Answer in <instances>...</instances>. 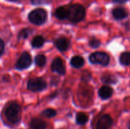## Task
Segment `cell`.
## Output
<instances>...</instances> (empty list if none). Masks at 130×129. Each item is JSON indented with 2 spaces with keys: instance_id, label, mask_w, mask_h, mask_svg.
Segmentation results:
<instances>
[{
  "instance_id": "cell-1",
  "label": "cell",
  "mask_w": 130,
  "mask_h": 129,
  "mask_svg": "<svg viewBox=\"0 0 130 129\" xmlns=\"http://www.w3.org/2000/svg\"><path fill=\"white\" fill-rule=\"evenodd\" d=\"M4 117L8 123L17 125L21 119V107L17 102L8 103L4 109Z\"/></svg>"
},
{
  "instance_id": "cell-2",
  "label": "cell",
  "mask_w": 130,
  "mask_h": 129,
  "mask_svg": "<svg viewBox=\"0 0 130 129\" xmlns=\"http://www.w3.org/2000/svg\"><path fill=\"white\" fill-rule=\"evenodd\" d=\"M67 6V21L72 24H78L84 21L86 17V8L79 3H71Z\"/></svg>"
},
{
  "instance_id": "cell-3",
  "label": "cell",
  "mask_w": 130,
  "mask_h": 129,
  "mask_svg": "<svg viewBox=\"0 0 130 129\" xmlns=\"http://www.w3.org/2000/svg\"><path fill=\"white\" fill-rule=\"evenodd\" d=\"M47 18V11L43 8H34L31 11H30L27 15V19L29 22L37 26H41L44 24L46 22Z\"/></svg>"
},
{
  "instance_id": "cell-4",
  "label": "cell",
  "mask_w": 130,
  "mask_h": 129,
  "mask_svg": "<svg viewBox=\"0 0 130 129\" xmlns=\"http://www.w3.org/2000/svg\"><path fill=\"white\" fill-rule=\"evenodd\" d=\"M47 87V82L42 78H34L28 80L27 88L28 90L36 93L41 92Z\"/></svg>"
},
{
  "instance_id": "cell-5",
  "label": "cell",
  "mask_w": 130,
  "mask_h": 129,
  "mask_svg": "<svg viewBox=\"0 0 130 129\" xmlns=\"http://www.w3.org/2000/svg\"><path fill=\"white\" fill-rule=\"evenodd\" d=\"M32 64V58L30 54L28 52H24L20 56L19 59L17 60L14 68L19 71L27 69Z\"/></svg>"
},
{
  "instance_id": "cell-6",
  "label": "cell",
  "mask_w": 130,
  "mask_h": 129,
  "mask_svg": "<svg viewBox=\"0 0 130 129\" xmlns=\"http://www.w3.org/2000/svg\"><path fill=\"white\" fill-rule=\"evenodd\" d=\"M89 61L92 64H98L106 66L109 64L110 56L107 53L104 52H95L90 55Z\"/></svg>"
},
{
  "instance_id": "cell-7",
  "label": "cell",
  "mask_w": 130,
  "mask_h": 129,
  "mask_svg": "<svg viewBox=\"0 0 130 129\" xmlns=\"http://www.w3.org/2000/svg\"><path fill=\"white\" fill-rule=\"evenodd\" d=\"M111 15L114 20L120 21L125 20L129 17V11L123 6H117L111 10Z\"/></svg>"
},
{
  "instance_id": "cell-8",
  "label": "cell",
  "mask_w": 130,
  "mask_h": 129,
  "mask_svg": "<svg viewBox=\"0 0 130 129\" xmlns=\"http://www.w3.org/2000/svg\"><path fill=\"white\" fill-rule=\"evenodd\" d=\"M51 70L53 72L59 74V75H65L66 71L62 59H61L60 57L55 58L51 64Z\"/></svg>"
},
{
  "instance_id": "cell-9",
  "label": "cell",
  "mask_w": 130,
  "mask_h": 129,
  "mask_svg": "<svg viewBox=\"0 0 130 129\" xmlns=\"http://www.w3.org/2000/svg\"><path fill=\"white\" fill-rule=\"evenodd\" d=\"M54 46L60 52H66L70 46V40L66 36H59L54 40Z\"/></svg>"
},
{
  "instance_id": "cell-10",
  "label": "cell",
  "mask_w": 130,
  "mask_h": 129,
  "mask_svg": "<svg viewBox=\"0 0 130 129\" xmlns=\"http://www.w3.org/2000/svg\"><path fill=\"white\" fill-rule=\"evenodd\" d=\"M113 125V120L109 115L102 116L98 123H97V129H110Z\"/></svg>"
},
{
  "instance_id": "cell-11",
  "label": "cell",
  "mask_w": 130,
  "mask_h": 129,
  "mask_svg": "<svg viewBox=\"0 0 130 129\" xmlns=\"http://www.w3.org/2000/svg\"><path fill=\"white\" fill-rule=\"evenodd\" d=\"M53 15L56 18H57L59 21L67 20V6L61 5L57 7L54 11Z\"/></svg>"
},
{
  "instance_id": "cell-12",
  "label": "cell",
  "mask_w": 130,
  "mask_h": 129,
  "mask_svg": "<svg viewBox=\"0 0 130 129\" xmlns=\"http://www.w3.org/2000/svg\"><path fill=\"white\" fill-rule=\"evenodd\" d=\"M30 128L31 129H46L47 123L40 118H34L30 122Z\"/></svg>"
},
{
  "instance_id": "cell-13",
  "label": "cell",
  "mask_w": 130,
  "mask_h": 129,
  "mask_svg": "<svg viewBox=\"0 0 130 129\" xmlns=\"http://www.w3.org/2000/svg\"><path fill=\"white\" fill-rule=\"evenodd\" d=\"M113 89L110 87L107 86V85L101 87L98 91L99 97L103 100H107L110 97H111V96L113 95Z\"/></svg>"
},
{
  "instance_id": "cell-14",
  "label": "cell",
  "mask_w": 130,
  "mask_h": 129,
  "mask_svg": "<svg viewBox=\"0 0 130 129\" xmlns=\"http://www.w3.org/2000/svg\"><path fill=\"white\" fill-rule=\"evenodd\" d=\"M45 42H46V40L43 36L37 35L32 39V40L30 42V44H31V46L33 48L40 49V48H41V47H43L44 46Z\"/></svg>"
},
{
  "instance_id": "cell-15",
  "label": "cell",
  "mask_w": 130,
  "mask_h": 129,
  "mask_svg": "<svg viewBox=\"0 0 130 129\" xmlns=\"http://www.w3.org/2000/svg\"><path fill=\"white\" fill-rule=\"evenodd\" d=\"M71 65L75 68H80L85 65V59L80 56H75L70 60Z\"/></svg>"
},
{
  "instance_id": "cell-16",
  "label": "cell",
  "mask_w": 130,
  "mask_h": 129,
  "mask_svg": "<svg viewBox=\"0 0 130 129\" xmlns=\"http://www.w3.org/2000/svg\"><path fill=\"white\" fill-rule=\"evenodd\" d=\"M33 30L29 27H25L21 29L18 33V40H26L29 37V36L33 33Z\"/></svg>"
},
{
  "instance_id": "cell-17",
  "label": "cell",
  "mask_w": 130,
  "mask_h": 129,
  "mask_svg": "<svg viewBox=\"0 0 130 129\" xmlns=\"http://www.w3.org/2000/svg\"><path fill=\"white\" fill-rule=\"evenodd\" d=\"M88 119H89V118H88V115L85 113H78L76 114L75 121L78 125H85L88 122Z\"/></svg>"
},
{
  "instance_id": "cell-18",
  "label": "cell",
  "mask_w": 130,
  "mask_h": 129,
  "mask_svg": "<svg viewBox=\"0 0 130 129\" xmlns=\"http://www.w3.org/2000/svg\"><path fill=\"white\" fill-rule=\"evenodd\" d=\"M34 62H35L36 65H37L38 67L43 68L46 64V57L43 54H39L35 56Z\"/></svg>"
},
{
  "instance_id": "cell-19",
  "label": "cell",
  "mask_w": 130,
  "mask_h": 129,
  "mask_svg": "<svg viewBox=\"0 0 130 129\" xmlns=\"http://www.w3.org/2000/svg\"><path fill=\"white\" fill-rule=\"evenodd\" d=\"M56 115H57L56 110L54 109H52V108L46 109L43 110L40 113V116H43V117H46V118H49V119L54 118L55 116H56Z\"/></svg>"
},
{
  "instance_id": "cell-20",
  "label": "cell",
  "mask_w": 130,
  "mask_h": 129,
  "mask_svg": "<svg viewBox=\"0 0 130 129\" xmlns=\"http://www.w3.org/2000/svg\"><path fill=\"white\" fill-rule=\"evenodd\" d=\"M120 62L123 65H130V52H125L122 53L120 57Z\"/></svg>"
},
{
  "instance_id": "cell-21",
  "label": "cell",
  "mask_w": 130,
  "mask_h": 129,
  "mask_svg": "<svg viewBox=\"0 0 130 129\" xmlns=\"http://www.w3.org/2000/svg\"><path fill=\"white\" fill-rule=\"evenodd\" d=\"M101 80L103 82L106 83V84H115L117 81V78L113 75H109V74H105L102 76L101 78Z\"/></svg>"
},
{
  "instance_id": "cell-22",
  "label": "cell",
  "mask_w": 130,
  "mask_h": 129,
  "mask_svg": "<svg viewBox=\"0 0 130 129\" xmlns=\"http://www.w3.org/2000/svg\"><path fill=\"white\" fill-rule=\"evenodd\" d=\"M33 5H50L53 2V0H30Z\"/></svg>"
},
{
  "instance_id": "cell-23",
  "label": "cell",
  "mask_w": 130,
  "mask_h": 129,
  "mask_svg": "<svg viewBox=\"0 0 130 129\" xmlns=\"http://www.w3.org/2000/svg\"><path fill=\"white\" fill-rule=\"evenodd\" d=\"M101 41L98 39L95 38V37H91L89 40V45L92 48H94V49L95 48H98L101 46Z\"/></svg>"
},
{
  "instance_id": "cell-24",
  "label": "cell",
  "mask_w": 130,
  "mask_h": 129,
  "mask_svg": "<svg viewBox=\"0 0 130 129\" xmlns=\"http://www.w3.org/2000/svg\"><path fill=\"white\" fill-rule=\"evenodd\" d=\"M5 43H4V41L0 38V57L3 55V53H4V52H5Z\"/></svg>"
},
{
  "instance_id": "cell-25",
  "label": "cell",
  "mask_w": 130,
  "mask_h": 129,
  "mask_svg": "<svg viewBox=\"0 0 130 129\" xmlns=\"http://www.w3.org/2000/svg\"><path fill=\"white\" fill-rule=\"evenodd\" d=\"M113 3L114 4H120V5H123L125 4L126 2H127L128 0H111Z\"/></svg>"
},
{
  "instance_id": "cell-26",
  "label": "cell",
  "mask_w": 130,
  "mask_h": 129,
  "mask_svg": "<svg viewBox=\"0 0 130 129\" xmlns=\"http://www.w3.org/2000/svg\"><path fill=\"white\" fill-rule=\"evenodd\" d=\"M58 96V91H54L53 94H51L50 96H49V98L50 100H53L55 98H56V97Z\"/></svg>"
},
{
  "instance_id": "cell-27",
  "label": "cell",
  "mask_w": 130,
  "mask_h": 129,
  "mask_svg": "<svg viewBox=\"0 0 130 129\" xmlns=\"http://www.w3.org/2000/svg\"><path fill=\"white\" fill-rule=\"evenodd\" d=\"M58 82H59V79L58 78H56L55 79H52L51 81H50V84L51 86H56L58 84Z\"/></svg>"
},
{
  "instance_id": "cell-28",
  "label": "cell",
  "mask_w": 130,
  "mask_h": 129,
  "mask_svg": "<svg viewBox=\"0 0 130 129\" xmlns=\"http://www.w3.org/2000/svg\"><path fill=\"white\" fill-rule=\"evenodd\" d=\"M2 80H3V81H4V82H8V81H10V77H9V75H4V77H3Z\"/></svg>"
},
{
  "instance_id": "cell-29",
  "label": "cell",
  "mask_w": 130,
  "mask_h": 129,
  "mask_svg": "<svg viewBox=\"0 0 130 129\" xmlns=\"http://www.w3.org/2000/svg\"><path fill=\"white\" fill-rule=\"evenodd\" d=\"M8 2H17V1H19V0H7Z\"/></svg>"
},
{
  "instance_id": "cell-30",
  "label": "cell",
  "mask_w": 130,
  "mask_h": 129,
  "mask_svg": "<svg viewBox=\"0 0 130 129\" xmlns=\"http://www.w3.org/2000/svg\"><path fill=\"white\" fill-rule=\"evenodd\" d=\"M129 129H130V125H129Z\"/></svg>"
}]
</instances>
